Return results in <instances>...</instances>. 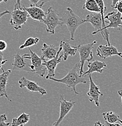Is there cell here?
<instances>
[{"instance_id":"obj_38","label":"cell","mask_w":122,"mask_h":126,"mask_svg":"<svg viewBox=\"0 0 122 126\" xmlns=\"http://www.w3.org/2000/svg\"><path fill=\"white\" fill-rule=\"evenodd\" d=\"M121 1H122V0H121Z\"/></svg>"},{"instance_id":"obj_7","label":"cell","mask_w":122,"mask_h":126,"mask_svg":"<svg viewBox=\"0 0 122 126\" xmlns=\"http://www.w3.org/2000/svg\"><path fill=\"white\" fill-rule=\"evenodd\" d=\"M43 23L46 26L47 32L52 35L55 34V30L58 26H62L58 14L51 7L48 9L46 16Z\"/></svg>"},{"instance_id":"obj_6","label":"cell","mask_w":122,"mask_h":126,"mask_svg":"<svg viewBox=\"0 0 122 126\" xmlns=\"http://www.w3.org/2000/svg\"><path fill=\"white\" fill-rule=\"evenodd\" d=\"M97 41H94L92 43L89 44H84V45L78 46V51L80 54V75L83 73V66L86 61L90 62L94 59L93 57L92 49L94 48V44H96Z\"/></svg>"},{"instance_id":"obj_2","label":"cell","mask_w":122,"mask_h":126,"mask_svg":"<svg viewBox=\"0 0 122 126\" xmlns=\"http://www.w3.org/2000/svg\"><path fill=\"white\" fill-rule=\"evenodd\" d=\"M61 24H65L67 26L68 31L70 35V40L73 41L74 39V35L76 30L78 27L84 24L83 19L80 18L79 16L76 15L72 9L70 7H68L64 12L63 15L60 18Z\"/></svg>"},{"instance_id":"obj_5","label":"cell","mask_w":122,"mask_h":126,"mask_svg":"<svg viewBox=\"0 0 122 126\" xmlns=\"http://www.w3.org/2000/svg\"><path fill=\"white\" fill-rule=\"evenodd\" d=\"M29 50L30 52L29 53L23 55L22 56L24 58H27L31 60L32 64L30 65V67L32 70L33 72H35L38 76L40 77H44L46 73L47 72V69L46 67L42 64V63L43 61H45V60H43L41 57H39L29 47Z\"/></svg>"},{"instance_id":"obj_1","label":"cell","mask_w":122,"mask_h":126,"mask_svg":"<svg viewBox=\"0 0 122 126\" xmlns=\"http://www.w3.org/2000/svg\"><path fill=\"white\" fill-rule=\"evenodd\" d=\"M80 64L77 63L74 67L69 71L68 74L64 78L61 79H57L53 77L48 78V79H51L55 82H60L65 84L68 88H70L76 94H78L76 90V86L78 84H86V80L85 78L80 75Z\"/></svg>"},{"instance_id":"obj_11","label":"cell","mask_w":122,"mask_h":126,"mask_svg":"<svg viewBox=\"0 0 122 126\" xmlns=\"http://www.w3.org/2000/svg\"><path fill=\"white\" fill-rule=\"evenodd\" d=\"M88 75L89 79V89L88 92L87 93V95L89 96V100L90 102H94L97 107H99V98L100 96H103V94L100 90V87L95 84L93 81L91 74Z\"/></svg>"},{"instance_id":"obj_35","label":"cell","mask_w":122,"mask_h":126,"mask_svg":"<svg viewBox=\"0 0 122 126\" xmlns=\"http://www.w3.org/2000/svg\"><path fill=\"white\" fill-rule=\"evenodd\" d=\"M93 126H102V124L100 121H97L95 122V124H94V125Z\"/></svg>"},{"instance_id":"obj_21","label":"cell","mask_w":122,"mask_h":126,"mask_svg":"<svg viewBox=\"0 0 122 126\" xmlns=\"http://www.w3.org/2000/svg\"><path fill=\"white\" fill-rule=\"evenodd\" d=\"M102 116H103V118H104L105 121H106L108 123L114 124V123L119 121L122 124V120L120 119V116L119 115H117V113H115L113 112V111H111L103 113H102Z\"/></svg>"},{"instance_id":"obj_25","label":"cell","mask_w":122,"mask_h":126,"mask_svg":"<svg viewBox=\"0 0 122 126\" xmlns=\"http://www.w3.org/2000/svg\"><path fill=\"white\" fill-rule=\"evenodd\" d=\"M7 119L6 114L0 115V126H9L11 124L10 123H6Z\"/></svg>"},{"instance_id":"obj_19","label":"cell","mask_w":122,"mask_h":126,"mask_svg":"<svg viewBox=\"0 0 122 126\" xmlns=\"http://www.w3.org/2000/svg\"><path fill=\"white\" fill-rule=\"evenodd\" d=\"M60 46L61 47L63 51V58L65 61H66L68 60L69 56H74L78 51V46H70V43L68 41H61L60 42Z\"/></svg>"},{"instance_id":"obj_13","label":"cell","mask_w":122,"mask_h":126,"mask_svg":"<svg viewBox=\"0 0 122 126\" xmlns=\"http://www.w3.org/2000/svg\"><path fill=\"white\" fill-rule=\"evenodd\" d=\"M96 55L103 59L114 55H117L122 58V53L119 52L116 47L111 45H100L97 48Z\"/></svg>"},{"instance_id":"obj_18","label":"cell","mask_w":122,"mask_h":126,"mask_svg":"<svg viewBox=\"0 0 122 126\" xmlns=\"http://www.w3.org/2000/svg\"><path fill=\"white\" fill-rule=\"evenodd\" d=\"M59 47L53 45H48L46 43L43 44L41 48V58L45 61L52 60L57 55Z\"/></svg>"},{"instance_id":"obj_27","label":"cell","mask_w":122,"mask_h":126,"mask_svg":"<svg viewBox=\"0 0 122 126\" xmlns=\"http://www.w3.org/2000/svg\"><path fill=\"white\" fill-rule=\"evenodd\" d=\"M6 62H7V60H4L3 56V53L0 52V69H2V66Z\"/></svg>"},{"instance_id":"obj_37","label":"cell","mask_w":122,"mask_h":126,"mask_svg":"<svg viewBox=\"0 0 122 126\" xmlns=\"http://www.w3.org/2000/svg\"><path fill=\"white\" fill-rule=\"evenodd\" d=\"M2 2H7V0H0V4H1Z\"/></svg>"},{"instance_id":"obj_10","label":"cell","mask_w":122,"mask_h":126,"mask_svg":"<svg viewBox=\"0 0 122 126\" xmlns=\"http://www.w3.org/2000/svg\"><path fill=\"white\" fill-rule=\"evenodd\" d=\"M62 50V48L61 46H59L58 50L57 53V55L54 58L52 59V60H48V61H43V64L44 66L46 67L47 69V72H48V75L46 77V79H48V78H51V77H55V70L57 65L58 63H60L61 61V58H63V55L59 56L60 52Z\"/></svg>"},{"instance_id":"obj_16","label":"cell","mask_w":122,"mask_h":126,"mask_svg":"<svg viewBox=\"0 0 122 126\" xmlns=\"http://www.w3.org/2000/svg\"><path fill=\"white\" fill-rule=\"evenodd\" d=\"M106 64L105 62H102V61L95 60L93 61H90L87 64L88 67V70L83 72L81 77H84L86 75H88L89 74L94 73V72H98V73H102L103 70L106 69Z\"/></svg>"},{"instance_id":"obj_14","label":"cell","mask_w":122,"mask_h":126,"mask_svg":"<svg viewBox=\"0 0 122 126\" xmlns=\"http://www.w3.org/2000/svg\"><path fill=\"white\" fill-rule=\"evenodd\" d=\"M24 58L19 53H17L14 56V62L12 63V70L24 71L26 72H33L30 67V64L26 62Z\"/></svg>"},{"instance_id":"obj_24","label":"cell","mask_w":122,"mask_h":126,"mask_svg":"<svg viewBox=\"0 0 122 126\" xmlns=\"http://www.w3.org/2000/svg\"><path fill=\"white\" fill-rule=\"evenodd\" d=\"M95 2H97V4L98 7H99L100 13L101 15H102V18H103V20H105L104 14H105V12L107 10V8H106V6H105L103 0H95Z\"/></svg>"},{"instance_id":"obj_23","label":"cell","mask_w":122,"mask_h":126,"mask_svg":"<svg viewBox=\"0 0 122 126\" xmlns=\"http://www.w3.org/2000/svg\"><path fill=\"white\" fill-rule=\"evenodd\" d=\"M39 41H40L39 38H29L26 39V41L24 42V44H22V45L19 47V49H24V48H27V47H30L32 46L36 45V44L38 43Z\"/></svg>"},{"instance_id":"obj_30","label":"cell","mask_w":122,"mask_h":126,"mask_svg":"<svg viewBox=\"0 0 122 126\" xmlns=\"http://www.w3.org/2000/svg\"><path fill=\"white\" fill-rule=\"evenodd\" d=\"M102 126H120V124H115V123H114V124H112V123H108V122H107L106 121H105V124H102Z\"/></svg>"},{"instance_id":"obj_17","label":"cell","mask_w":122,"mask_h":126,"mask_svg":"<svg viewBox=\"0 0 122 126\" xmlns=\"http://www.w3.org/2000/svg\"><path fill=\"white\" fill-rule=\"evenodd\" d=\"M2 73L0 74V97L4 96L7 100L10 102H12V100L9 99L7 91H6V87H7V82H8V78L11 70L8 69L7 71H4L3 68L1 69Z\"/></svg>"},{"instance_id":"obj_34","label":"cell","mask_w":122,"mask_h":126,"mask_svg":"<svg viewBox=\"0 0 122 126\" xmlns=\"http://www.w3.org/2000/svg\"><path fill=\"white\" fill-rule=\"evenodd\" d=\"M16 4H17V6H18V8H19V9L21 8V0H17Z\"/></svg>"},{"instance_id":"obj_9","label":"cell","mask_w":122,"mask_h":126,"mask_svg":"<svg viewBox=\"0 0 122 126\" xmlns=\"http://www.w3.org/2000/svg\"><path fill=\"white\" fill-rule=\"evenodd\" d=\"M60 116L58 119L55 122L52 126H59L61 122L65 118V116L68 115L70 111V110L73 108V106L75 105V102L72 101L66 100V99L63 96H60Z\"/></svg>"},{"instance_id":"obj_31","label":"cell","mask_w":122,"mask_h":126,"mask_svg":"<svg viewBox=\"0 0 122 126\" xmlns=\"http://www.w3.org/2000/svg\"><path fill=\"white\" fill-rule=\"evenodd\" d=\"M11 14V12L9 11V10H5L4 11H3V12H2L0 13V19H1V18H2L4 15H6V14Z\"/></svg>"},{"instance_id":"obj_32","label":"cell","mask_w":122,"mask_h":126,"mask_svg":"<svg viewBox=\"0 0 122 126\" xmlns=\"http://www.w3.org/2000/svg\"><path fill=\"white\" fill-rule=\"evenodd\" d=\"M52 1V0H41L40 1H41V3L39 4L37 6L40 8L42 7L43 6V5H44L46 2H48V1Z\"/></svg>"},{"instance_id":"obj_3","label":"cell","mask_w":122,"mask_h":126,"mask_svg":"<svg viewBox=\"0 0 122 126\" xmlns=\"http://www.w3.org/2000/svg\"><path fill=\"white\" fill-rule=\"evenodd\" d=\"M104 18L105 23L107 22L109 24L102 30L100 32L103 39L107 42V45L110 46L109 32L107 29L113 28L119 30L120 28H122V15L119 12H112L105 16Z\"/></svg>"},{"instance_id":"obj_22","label":"cell","mask_w":122,"mask_h":126,"mask_svg":"<svg viewBox=\"0 0 122 126\" xmlns=\"http://www.w3.org/2000/svg\"><path fill=\"white\" fill-rule=\"evenodd\" d=\"M83 9L93 13H100V9L95 0H86L83 6Z\"/></svg>"},{"instance_id":"obj_29","label":"cell","mask_w":122,"mask_h":126,"mask_svg":"<svg viewBox=\"0 0 122 126\" xmlns=\"http://www.w3.org/2000/svg\"><path fill=\"white\" fill-rule=\"evenodd\" d=\"M40 1L41 0H29L31 4V6H37Z\"/></svg>"},{"instance_id":"obj_36","label":"cell","mask_w":122,"mask_h":126,"mask_svg":"<svg viewBox=\"0 0 122 126\" xmlns=\"http://www.w3.org/2000/svg\"><path fill=\"white\" fill-rule=\"evenodd\" d=\"M118 94H119V96L121 98V100H122V90H120L118 91Z\"/></svg>"},{"instance_id":"obj_28","label":"cell","mask_w":122,"mask_h":126,"mask_svg":"<svg viewBox=\"0 0 122 126\" xmlns=\"http://www.w3.org/2000/svg\"><path fill=\"white\" fill-rule=\"evenodd\" d=\"M114 9H117L118 10L119 12H120L122 15V1H119L117 3L115 4V7H114Z\"/></svg>"},{"instance_id":"obj_26","label":"cell","mask_w":122,"mask_h":126,"mask_svg":"<svg viewBox=\"0 0 122 126\" xmlns=\"http://www.w3.org/2000/svg\"><path fill=\"white\" fill-rule=\"evenodd\" d=\"M7 44L5 41L0 40V52H2L7 48Z\"/></svg>"},{"instance_id":"obj_20","label":"cell","mask_w":122,"mask_h":126,"mask_svg":"<svg viewBox=\"0 0 122 126\" xmlns=\"http://www.w3.org/2000/svg\"><path fill=\"white\" fill-rule=\"evenodd\" d=\"M29 119V115L25 113H23L18 118H13L12 122L10 125L11 126H24L25 124L28 123Z\"/></svg>"},{"instance_id":"obj_4","label":"cell","mask_w":122,"mask_h":126,"mask_svg":"<svg viewBox=\"0 0 122 126\" xmlns=\"http://www.w3.org/2000/svg\"><path fill=\"white\" fill-rule=\"evenodd\" d=\"M29 16V15L28 13L24 7L19 9L15 3L14 10L11 12V18L9 21V23L14 27V29L18 31L21 28L23 24L26 23Z\"/></svg>"},{"instance_id":"obj_8","label":"cell","mask_w":122,"mask_h":126,"mask_svg":"<svg viewBox=\"0 0 122 126\" xmlns=\"http://www.w3.org/2000/svg\"><path fill=\"white\" fill-rule=\"evenodd\" d=\"M84 23H90L92 26L95 28V31L92 33V35H95L98 32H100L103 28L106 27L105 21L102 18L100 13H93L88 14L85 19Z\"/></svg>"},{"instance_id":"obj_15","label":"cell","mask_w":122,"mask_h":126,"mask_svg":"<svg viewBox=\"0 0 122 126\" xmlns=\"http://www.w3.org/2000/svg\"><path fill=\"white\" fill-rule=\"evenodd\" d=\"M24 9L32 19L43 23L46 16V13L40 7L38 6H31L29 7H24Z\"/></svg>"},{"instance_id":"obj_33","label":"cell","mask_w":122,"mask_h":126,"mask_svg":"<svg viewBox=\"0 0 122 126\" xmlns=\"http://www.w3.org/2000/svg\"><path fill=\"white\" fill-rule=\"evenodd\" d=\"M119 1H121V0H112L111 7H112V8H114V7H115V4H116L118 2H119Z\"/></svg>"},{"instance_id":"obj_12","label":"cell","mask_w":122,"mask_h":126,"mask_svg":"<svg viewBox=\"0 0 122 126\" xmlns=\"http://www.w3.org/2000/svg\"><path fill=\"white\" fill-rule=\"evenodd\" d=\"M18 84H19V88L22 89L26 87L27 90L31 92H39L41 95L47 94L46 90L43 87L39 86L36 82L28 80L24 77L19 79L18 81Z\"/></svg>"}]
</instances>
